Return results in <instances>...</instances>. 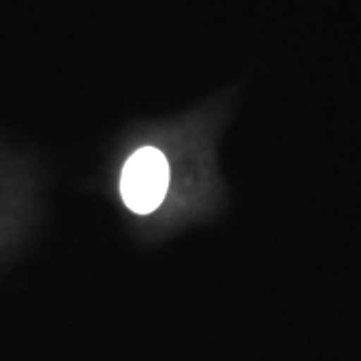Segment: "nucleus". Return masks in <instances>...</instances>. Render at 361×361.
Returning <instances> with one entry per match:
<instances>
[{"instance_id": "1", "label": "nucleus", "mask_w": 361, "mask_h": 361, "mask_svg": "<svg viewBox=\"0 0 361 361\" xmlns=\"http://www.w3.org/2000/svg\"><path fill=\"white\" fill-rule=\"evenodd\" d=\"M171 183L167 157L155 147H142L125 163L121 197L137 215H149L163 203Z\"/></svg>"}]
</instances>
